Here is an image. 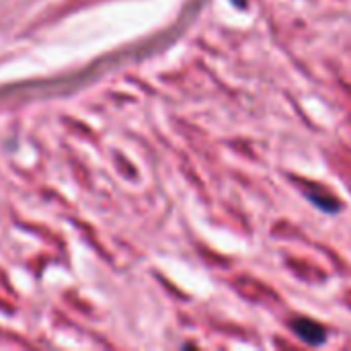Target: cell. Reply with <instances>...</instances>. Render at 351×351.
<instances>
[{"mask_svg":"<svg viewBox=\"0 0 351 351\" xmlns=\"http://www.w3.org/2000/svg\"><path fill=\"white\" fill-rule=\"evenodd\" d=\"M306 195H308V199H311L315 206H319V208L325 210V212H337V210H339V202H337L329 191H325L323 187L306 189Z\"/></svg>","mask_w":351,"mask_h":351,"instance_id":"2","label":"cell"},{"mask_svg":"<svg viewBox=\"0 0 351 351\" xmlns=\"http://www.w3.org/2000/svg\"><path fill=\"white\" fill-rule=\"evenodd\" d=\"M292 329L308 346H321L327 339L325 329L319 323H313L308 319H296V321H292Z\"/></svg>","mask_w":351,"mask_h":351,"instance_id":"1","label":"cell"}]
</instances>
